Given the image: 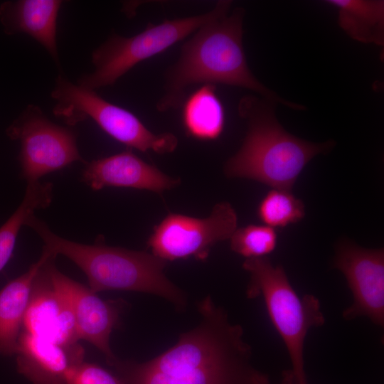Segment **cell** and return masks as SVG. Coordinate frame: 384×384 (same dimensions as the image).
Listing matches in <instances>:
<instances>
[{"mask_svg":"<svg viewBox=\"0 0 384 384\" xmlns=\"http://www.w3.org/2000/svg\"><path fill=\"white\" fill-rule=\"evenodd\" d=\"M6 134L20 144L21 176L26 183L39 181L42 176L74 162L85 163L76 133L53 122L38 105H28L8 126Z\"/></svg>","mask_w":384,"mask_h":384,"instance_id":"8","label":"cell"},{"mask_svg":"<svg viewBox=\"0 0 384 384\" xmlns=\"http://www.w3.org/2000/svg\"><path fill=\"white\" fill-rule=\"evenodd\" d=\"M232 1L201 26L181 46L180 56L165 74L164 92L156 104L166 112L179 107L186 90L196 84H223L250 90L263 98L289 108L305 107L281 98L252 73L242 45L245 10L230 11Z\"/></svg>","mask_w":384,"mask_h":384,"instance_id":"2","label":"cell"},{"mask_svg":"<svg viewBox=\"0 0 384 384\" xmlns=\"http://www.w3.org/2000/svg\"><path fill=\"white\" fill-rule=\"evenodd\" d=\"M275 105L254 95L240 100L238 112L247 120L248 130L224 170L228 177L248 178L291 191L305 166L316 155L329 151L335 142L313 143L288 133L275 116Z\"/></svg>","mask_w":384,"mask_h":384,"instance_id":"3","label":"cell"},{"mask_svg":"<svg viewBox=\"0 0 384 384\" xmlns=\"http://www.w3.org/2000/svg\"><path fill=\"white\" fill-rule=\"evenodd\" d=\"M230 249L249 258L267 257L276 247L277 235L265 225H248L237 228L230 238Z\"/></svg>","mask_w":384,"mask_h":384,"instance_id":"21","label":"cell"},{"mask_svg":"<svg viewBox=\"0 0 384 384\" xmlns=\"http://www.w3.org/2000/svg\"><path fill=\"white\" fill-rule=\"evenodd\" d=\"M199 324L176 343L144 363L117 359L112 366L126 384H270L252 363L242 328L210 296L198 303Z\"/></svg>","mask_w":384,"mask_h":384,"instance_id":"1","label":"cell"},{"mask_svg":"<svg viewBox=\"0 0 384 384\" xmlns=\"http://www.w3.org/2000/svg\"><path fill=\"white\" fill-rule=\"evenodd\" d=\"M257 215L265 225L284 228L303 219L305 210L303 202L291 191L272 188L260 201Z\"/></svg>","mask_w":384,"mask_h":384,"instance_id":"20","label":"cell"},{"mask_svg":"<svg viewBox=\"0 0 384 384\" xmlns=\"http://www.w3.org/2000/svg\"><path fill=\"white\" fill-rule=\"evenodd\" d=\"M52 254L45 247L29 269L8 282L0 291V356L15 355L23 321L29 302L33 279Z\"/></svg>","mask_w":384,"mask_h":384,"instance_id":"16","label":"cell"},{"mask_svg":"<svg viewBox=\"0 0 384 384\" xmlns=\"http://www.w3.org/2000/svg\"><path fill=\"white\" fill-rule=\"evenodd\" d=\"M26 225L40 237L43 247L74 262L85 273L89 288L95 293L107 290L144 292L161 297L180 310L186 307L185 294L164 272L167 262L152 253L100 242H73L54 233L35 214L27 219Z\"/></svg>","mask_w":384,"mask_h":384,"instance_id":"4","label":"cell"},{"mask_svg":"<svg viewBox=\"0 0 384 384\" xmlns=\"http://www.w3.org/2000/svg\"><path fill=\"white\" fill-rule=\"evenodd\" d=\"M50 95L55 101L53 114L70 127L90 119L114 139L142 152L167 154L178 146L174 134L151 132L130 111L70 81L62 73L56 77Z\"/></svg>","mask_w":384,"mask_h":384,"instance_id":"7","label":"cell"},{"mask_svg":"<svg viewBox=\"0 0 384 384\" xmlns=\"http://www.w3.org/2000/svg\"><path fill=\"white\" fill-rule=\"evenodd\" d=\"M84 164L82 180L94 191L106 187H124L160 193L180 183L179 178L163 173L131 149Z\"/></svg>","mask_w":384,"mask_h":384,"instance_id":"13","label":"cell"},{"mask_svg":"<svg viewBox=\"0 0 384 384\" xmlns=\"http://www.w3.org/2000/svg\"><path fill=\"white\" fill-rule=\"evenodd\" d=\"M242 267L250 274L246 295L261 297L269 317L287 348L292 368L285 384H307L304 372V343L310 329L325 322L319 299L311 294L299 297L281 265L267 257L246 259Z\"/></svg>","mask_w":384,"mask_h":384,"instance_id":"5","label":"cell"},{"mask_svg":"<svg viewBox=\"0 0 384 384\" xmlns=\"http://www.w3.org/2000/svg\"><path fill=\"white\" fill-rule=\"evenodd\" d=\"M334 267L345 276L353 295L352 304L343 317L352 320L366 316L384 324V251L368 249L344 240L338 243Z\"/></svg>","mask_w":384,"mask_h":384,"instance_id":"10","label":"cell"},{"mask_svg":"<svg viewBox=\"0 0 384 384\" xmlns=\"http://www.w3.org/2000/svg\"><path fill=\"white\" fill-rule=\"evenodd\" d=\"M228 1H218L204 14L149 23L144 30L132 36L113 33L92 51L93 71L83 75L76 83L92 90L114 85L138 63L161 53L193 33L215 18Z\"/></svg>","mask_w":384,"mask_h":384,"instance_id":"6","label":"cell"},{"mask_svg":"<svg viewBox=\"0 0 384 384\" xmlns=\"http://www.w3.org/2000/svg\"><path fill=\"white\" fill-rule=\"evenodd\" d=\"M55 257L52 253L48 257L33 279L22 326L31 334L69 346L80 339L71 307L50 277L49 265Z\"/></svg>","mask_w":384,"mask_h":384,"instance_id":"12","label":"cell"},{"mask_svg":"<svg viewBox=\"0 0 384 384\" xmlns=\"http://www.w3.org/2000/svg\"><path fill=\"white\" fill-rule=\"evenodd\" d=\"M16 369L33 384H67L70 370L84 361L80 344L65 346L21 330L16 350Z\"/></svg>","mask_w":384,"mask_h":384,"instance_id":"14","label":"cell"},{"mask_svg":"<svg viewBox=\"0 0 384 384\" xmlns=\"http://www.w3.org/2000/svg\"><path fill=\"white\" fill-rule=\"evenodd\" d=\"M55 257L50 262V277L71 307L79 339L95 346L112 366L118 358L110 348V338L119 324L124 302L100 299L89 287L59 271L55 265Z\"/></svg>","mask_w":384,"mask_h":384,"instance_id":"11","label":"cell"},{"mask_svg":"<svg viewBox=\"0 0 384 384\" xmlns=\"http://www.w3.org/2000/svg\"><path fill=\"white\" fill-rule=\"evenodd\" d=\"M60 0H15L0 4V23L9 36L25 33L33 38L60 68L57 46V18Z\"/></svg>","mask_w":384,"mask_h":384,"instance_id":"15","label":"cell"},{"mask_svg":"<svg viewBox=\"0 0 384 384\" xmlns=\"http://www.w3.org/2000/svg\"><path fill=\"white\" fill-rule=\"evenodd\" d=\"M338 9L340 27L353 39L363 43L384 44V1L381 0H329Z\"/></svg>","mask_w":384,"mask_h":384,"instance_id":"18","label":"cell"},{"mask_svg":"<svg viewBox=\"0 0 384 384\" xmlns=\"http://www.w3.org/2000/svg\"><path fill=\"white\" fill-rule=\"evenodd\" d=\"M237 226V213L228 202L217 203L204 218L169 213L154 227L148 246L166 262L188 257L203 260L215 244L230 239Z\"/></svg>","mask_w":384,"mask_h":384,"instance_id":"9","label":"cell"},{"mask_svg":"<svg viewBox=\"0 0 384 384\" xmlns=\"http://www.w3.org/2000/svg\"><path fill=\"white\" fill-rule=\"evenodd\" d=\"M53 199V184L36 181L26 183L23 198L10 218L0 227V271L10 260L21 228L35 211L47 208Z\"/></svg>","mask_w":384,"mask_h":384,"instance_id":"19","label":"cell"},{"mask_svg":"<svg viewBox=\"0 0 384 384\" xmlns=\"http://www.w3.org/2000/svg\"><path fill=\"white\" fill-rule=\"evenodd\" d=\"M67 384H126L119 376L92 363L82 361L69 372Z\"/></svg>","mask_w":384,"mask_h":384,"instance_id":"22","label":"cell"},{"mask_svg":"<svg viewBox=\"0 0 384 384\" xmlns=\"http://www.w3.org/2000/svg\"><path fill=\"white\" fill-rule=\"evenodd\" d=\"M181 105V119L187 134L202 141L215 140L220 136L225 116L215 85H202Z\"/></svg>","mask_w":384,"mask_h":384,"instance_id":"17","label":"cell"}]
</instances>
